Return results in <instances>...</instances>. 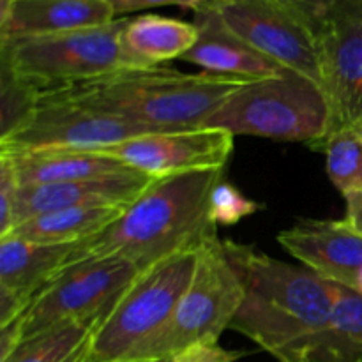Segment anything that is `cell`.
Returning a JSON list of instances; mask_svg holds the SVG:
<instances>
[{"label":"cell","instance_id":"1","mask_svg":"<svg viewBox=\"0 0 362 362\" xmlns=\"http://www.w3.org/2000/svg\"><path fill=\"white\" fill-rule=\"evenodd\" d=\"M225 177L226 170L218 168L156 179L105 232L78 243L76 264L115 257L144 271L173 255L197 250L218 233L209 202Z\"/></svg>","mask_w":362,"mask_h":362},{"label":"cell","instance_id":"2","mask_svg":"<svg viewBox=\"0 0 362 362\" xmlns=\"http://www.w3.org/2000/svg\"><path fill=\"white\" fill-rule=\"evenodd\" d=\"M244 286L230 329L283 362L331 315L336 285L308 267L272 258L251 244L223 240Z\"/></svg>","mask_w":362,"mask_h":362},{"label":"cell","instance_id":"3","mask_svg":"<svg viewBox=\"0 0 362 362\" xmlns=\"http://www.w3.org/2000/svg\"><path fill=\"white\" fill-rule=\"evenodd\" d=\"M244 80L168 66L124 69L94 80L41 90L42 94L161 131L204 127Z\"/></svg>","mask_w":362,"mask_h":362},{"label":"cell","instance_id":"4","mask_svg":"<svg viewBox=\"0 0 362 362\" xmlns=\"http://www.w3.org/2000/svg\"><path fill=\"white\" fill-rule=\"evenodd\" d=\"M331 126V108L324 88L293 71L246 81L205 122L204 127L230 134L303 141L318 148Z\"/></svg>","mask_w":362,"mask_h":362},{"label":"cell","instance_id":"5","mask_svg":"<svg viewBox=\"0 0 362 362\" xmlns=\"http://www.w3.org/2000/svg\"><path fill=\"white\" fill-rule=\"evenodd\" d=\"M243 299V281L214 233L198 250L193 278L166 327L131 362H166L194 345L218 343Z\"/></svg>","mask_w":362,"mask_h":362},{"label":"cell","instance_id":"6","mask_svg":"<svg viewBox=\"0 0 362 362\" xmlns=\"http://www.w3.org/2000/svg\"><path fill=\"white\" fill-rule=\"evenodd\" d=\"M198 250L177 253L138 272L110 308L90 362H131L166 327L193 278Z\"/></svg>","mask_w":362,"mask_h":362},{"label":"cell","instance_id":"7","mask_svg":"<svg viewBox=\"0 0 362 362\" xmlns=\"http://www.w3.org/2000/svg\"><path fill=\"white\" fill-rule=\"evenodd\" d=\"M129 18L60 34L0 39V67L41 90L122 71L120 35Z\"/></svg>","mask_w":362,"mask_h":362},{"label":"cell","instance_id":"8","mask_svg":"<svg viewBox=\"0 0 362 362\" xmlns=\"http://www.w3.org/2000/svg\"><path fill=\"white\" fill-rule=\"evenodd\" d=\"M138 272L136 265L115 257L92 258L67 267L37 293L21 317L23 341L66 322L106 313Z\"/></svg>","mask_w":362,"mask_h":362},{"label":"cell","instance_id":"9","mask_svg":"<svg viewBox=\"0 0 362 362\" xmlns=\"http://www.w3.org/2000/svg\"><path fill=\"white\" fill-rule=\"evenodd\" d=\"M207 6L251 48L322 87L317 34L283 0H209Z\"/></svg>","mask_w":362,"mask_h":362},{"label":"cell","instance_id":"10","mask_svg":"<svg viewBox=\"0 0 362 362\" xmlns=\"http://www.w3.org/2000/svg\"><path fill=\"white\" fill-rule=\"evenodd\" d=\"M161 129L141 126L110 113L98 112L76 103L52 98L41 92V99L30 119L6 140L4 151H46V148H81L101 151L129 138Z\"/></svg>","mask_w":362,"mask_h":362},{"label":"cell","instance_id":"11","mask_svg":"<svg viewBox=\"0 0 362 362\" xmlns=\"http://www.w3.org/2000/svg\"><path fill=\"white\" fill-rule=\"evenodd\" d=\"M329 133L362 124V0H338L317 30ZM327 133V134H329Z\"/></svg>","mask_w":362,"mask_h":362},{"label":"cell","instance_id":"12","mask_svg":"<svg viewBox=\"0 0 362 362\" xmlns=\"http://www.w3.org/2000/svg\"><path fill=\"white\" fill-rule=\"evenodd\" d=\"M233 134L212 127L158 131L101 148L152 179L226 168L233 152Z\"/></svg>","mask_w":362,"mask_h":362},{"label":"cell","instance_id":"13","mask_svg":"<svg viewBox=\"0 0 362 362\" xmlns=\"http://www.w3.org/2000/svg\"><path fill=\"white\" fill-rule=\"evenodd\" d=\"M76 244L0 239V327L18 320L45 286L76 264Z\"/></svg>","mask_w":362,"mask_h":362},{"label":"cell","instance_id":"14","mask_svg":"<svg viewBox=\"0 0 362 362\" xmlns=\"http://www.w3.org/2000/svg\"><path fill=\"white\" fill-rule=\"evenodd\" d=\"M278 243L322 279L356 290L362 269V237L343 219H299L278 233Z\"/></svg>","mask_w":362,"mask_h":362},{"label":"cell","instance_id":"15","mask_svg":"<svg viewBox=\"0 0 362 362\" xmlns=\"http://www.w3.org/2000/svg\"><path fill=\"white\" fill-rule=\"evenodd\" d=\"M154 180L138 170H126L94 179L20 186L14 212V228L27 219L59 209L127 207Z\"/></svg>","mask_w":362,"mask_h":362},{"label":"cell","instance_id":"16","mask_svg":"<svg viewBox=\"0 0 362 362\" xmlns=\"http://www.w3.org/2000/svg\"><path fill=\"white\" fill-rule=\"evenodd\" d=\"M193 23L198 28V39L182 57L186 62L200 66L207 73L244 81L274 78L286 71L237 37L207 4L194 11Z\"/></svg>","mask_w":362,"mask_h":362},{"label":"cell","instance_id":"17","mask_svg":"<svg viewBox=\"0 0 362 362\" xmlns=\"http://www.w3.org/2000/svg\"><path fill=\"white\" fill-rule=\"evenodd\" d=\"M113 20L106 0H0V39L81 30Z\"/></svg>","mask_w":362,"mask_h":362},{"label":"cell","instance_id":"18","mask_svg":"<svg viewBox=\"0 0 362 362\" xmlns=\"http://www.w3.org/2000/svg\"><path fill=\"white\" fill-rule=\"evenodd\" d=\"M197 39V25L177 18L159 14L129 18L120 35L122 66L129 71L148 69L170 60L182 59L193 48Z\"/></svg>","mask_w":362,"mask_h":362},{"label":"cell","instance_id":"19","mask_svg":"<svg viewBox=\"0 0 362 362\" xmlns=\"http://www.w3.org/2000/svg\"><path fill=\"white\" fill-rule=\"evenodd\" d=\"M13 161L20 186L71 182L134 170L120 159L101 151L46 148V151H4Z\"/></svg>","mask_w":362,"mask_h":362},{"label":"cell","instance_id":"20","mask_svg":"<svg viewBox=\"0 0 362 362\" xmlns=\"http://www.w3.org/2000/svg\"><path fill=\"white\" fill-rule=\"evenodd\" d=\"M283 362H362V293L336 285L334 304L324 327Z\"/></svg>","mask_w":362,"mask_h":362},{"label":"cell","instance_id":"21","mask_svg":"<svg viewBox=\"0 0 362 362\" xmlns=\"http://www.w3.org/2000/svg\"><path fill=\"white\" fill-rule=\"evenodd\" d=\"M126 207H69L20 223L11 237L37 244H76L105 232ZM7 235V237H9Z\"/></svg>","mask_w":362,"mask_h":362},{"label":"cell","instance_id":"22","mask_svg":"<svg viewBox=\"0 0 362 362\" xmlns=\"http://www.w3.org/2000/svg\"><path fill=\"white\" fill-rule=\"evenodd\" d=\"M108 311L48 329L21 343L6 362H90L95 336Z\"/></svg>","mask_w":362,"mask_h":362},{"label":"cell","instance_id":"23","mask_svg":"<svg viewBox=\"0 0 362 362\" xmlns=\"http://www.w3.org/2000/svg\"><path fill=\"white\" fill-rule=\"evenodd\" d=\"M318 148L325 154L329 179L343 197L362 189V133L357 127L331 131Z\"/></svg>","mask_w":362,"mask_h":362},{"label":"cell","instance_id":"24","mask_svg":"<svg viewBox=\"0 0 362 362\" xmlns=\"http://www.w3.org/2000/svg\"><path fill=\"white\" fill-rule=\"evenodd\" d=\"M41 88L0 67V140L16 133L35 112Z\"/></svg>","mask_w":362,"mask_h":362},{"label":"cell","instance_id":"25","mask_svg":"<svg viewBox=\"0 0 362 362\" xmlns=\"http://www.w3.org/2000/svg\"><path fill=\"white\" fill-rule=\"evenodd\" d=\"M262 209L264 205L247 198L239 187L228 182L226 177L216 184L209 202V216L216 226H233Z\"/></svg>","mask_w":362,"mask_h":362},{"label":"cell","instance_id":"26","mask_svg":"<svg viewBox=\"0 0 362 362\" xmlns=\"http://www.w3.org/2000/svg\"><path fill=\"white\" fill-rule=\"evenodd\" d=\"M18 191L20 182L13 161L6 154H0V239L9 235L14 228Z\"/></svg>","mask_w":362,"mask_h":362},{"label":"cell","instance_id":"27","mask_svg":"<svg viewBox=\"0 0 362 362\" xmlns=\"http://www.w3.org/2000/svg\"><path fill=\"white\" fill-rule=\"evenodd\" d=\"M243 356L244 352L223 349L219 343H204L186 349L166 362H237Z\"/></svg>","mask_w":362,"mask_h":362},{"label":"cell","instance_id":"28","mask_svg":"<svg viewBox=\"0 0 362 362\" xmlns=\"http://www.w3.org/2000/svg\"><path fill=\"white\" fill-rule=\"evenodd\" d=\"M106 2L112 7L115 18H126V14L163 6H177L182 7V9L198 11L200 7H204L209 0H106Z\"/></svg>","mask_w":362,"mask_h":362},{"label":"cell","instance_id":"29","mask_svg":"<svg viewBox=\"0 0 362 362\" xmlns=\"http://www.w3.org/2000/svg\"><path fill=\"white\" fill-rule=\"evenodd\" d=\"M288 7H292L311 28L317 34L318 27H320L322 20L325 18V14L334 7V4L338 0H283Z\"/></svg>","mask_w":362,"mask_h":362},{"label":"cell","instance_id":"30","mask_svg":"<svg viewBox=\"0 0 362 362\" xmlns=\"http://www.w3.org/2000/svg\"><path fill=\"white\" fill-rule=\"evenodd\" d=\"M23 341V331H21V318L11 322L6 327H0V362H6L16 352L18 346Z\"/></svg>","mask_w":362,"mask_h":362},{"label":"cell","instance_id":"31","mask_svg":"<svg viewBox=\"0 0 362 362\" xmlns=\"http://www.w3.org/2000/svg\"><path fill=\"white\" fill-rule=\"evenodd\" d=\"M345 218L343 221L362 237V189L345 194Z\"/></svg>","mask_w":362,"mask_h":362},{"label":"cell","instance_id":"32","mask_svg":"<svg viewBox=\"0 0 362 362\" xmlns=\"http://www.w3.org/2000/svg\"><path fill=\"white\" fill-rule=\"evenodd\" d=\"M356 290H357V292H361V293H362V269H361V272H359V278H357Z\"/></svg>","mask_w":362,"mask_h":362},{"label":"cell","instance_id":"33","mask_svg":"<svg viewBox=\"0 0 362 362\" xmlns=\"http://www.w3.org/2000/svg\"><path fill=\"white\" fill-rule=\"evenodd\" d=\"M357 129H359V131H361V133H362V124H361V126H357Z\"/></svg>","mask_w":362,"mask_h":362}]
</instances>
